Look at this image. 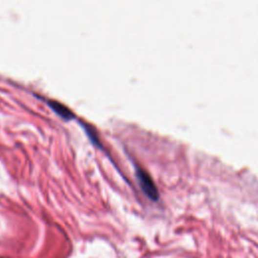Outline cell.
Returning <instances> with one entry per match:
<instances>
[{
    "mask_svg": "<svg viewBox=\"0 0 258 258\" xmlns=\"http://www.w3.org/2000/svg\"><path fill=\"white\" fill-rule=\"evenodd\" d=\"M136 177H137V181L139 183V186L141 188V190L143 191V193L147 195L150 200L152 201H157L158 200V191L153 183V181L151 180V177L150 176V174L144 172L142 169L137 168L136 169Z\"/></svg>",
    "mask_w": 258,
    "mask_h": 258,
    "instance_id": "obj_1",
    "label": "cell"
},
{
    "mask_svg": "<svg viewBox=\"0 0 258 258\" xmlns=\"http://www.w3.org/2000/svg\"><path fill=\"white\" fill-rule=\"evenodd\" d=\"M47 105L50 106V108L56 113L57 115H59L64 120L70 121V120L75 119L74 113L67 106H64V104L57 102V101H54V100H48Z\"/></svg>",
    "mask_w": 258,
    "mask_h": 258,
    "instance_id": "obj_2",
    "label": "cell"
},
{
    "mask_svg": "<svg viewBox=\"0 0 258 258\" xmlns=\"http://www.w3.org/2000/svg\"><path fill=\"white\" fill-rule=\"evenodd\" d=\"M84 128H85V130H86V132H87L88 136H89V137H90V139L92 140V142H93L94 144H96L97 147L101 148L100 142H99V139H98V137H97V134H96V132L93 130V128L89 127L88 125H86V126L84 125Z\"/></svg>",
    "mask_w": 258,
    "mask_h": 258,
    "instance_id": "obj_3",
    "label": "cell"
}]
</instances>
